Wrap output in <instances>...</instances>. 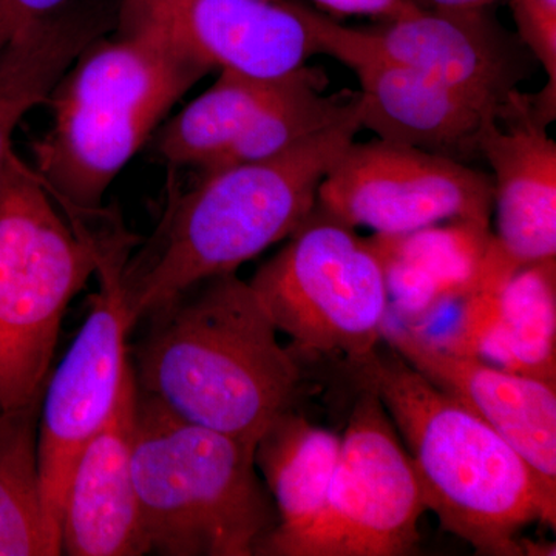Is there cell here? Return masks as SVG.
Wrapping results in <instances>:
<instances>
[{"label": "cell", "mask_w": 556, "mask_h": 556, "mask_svg": "<svg viewBox=\"0 0 556 556\" xmlns=\"http://www.w3.org/2000/svg\"><path fill=\"white\" fill-rule=\"evenodd\" d=\"M367 241L386 278L390 314L412 327L463 302L515 262L490 225L467 219L375 233Z\"/></svg>", "instance_id": "obj_17"}, {"label": "cell", "mask_w": 556, "mask_h": 556, "mask_svg": "<svg viewBox=\"0 0 556 556\" xmlns=\"http://www.w3.org/2000/svg\"><path fill=\"white\" fill-rule=\"evenodd\" d=\"M519 546L522 548V555L530 556H554L555 546L554 544H541L535 543L532 540H522L519 538Z\"/></svg>", "instance_id": "obj_28"}, {"label": "cell", "mask_w": 556, "mask_h": 556, "mask_svg": "<svg viewBox=\"0 0 556 556\" xmlns=\"http://www.w3.org/2000/svg\"><path fill=\"white\" fill-rule=\"evenodd\" d=\"M340 445L339 434L314 426L292 408L263 431L255 444V467L273 497L278 525L262 543L298 533L317 517L338 466Z\"/></svg>", "instance_id": "obj_20"}, {"label": "cell", "mask_w": 556, "mask_h": 556, "mask_svg": "<svg viewBox=\"0 0 556 556\" xmlns=\"http://www.w3.org/2000/svg\"><path fill=\"white\" fill-rule=\"evenodd\" d=\"M141 321L135 386L179 419L257 444L294 407L300 362L236 273L185 289Z\"/></svg>", "instance_id": "obj_1"}, {"label": "cell", "mask_w": 556, "mask_h": 556, "mask_svg": "<svg viewBox=\"0 0 556 556\" xmlns=\"http://www.w3.org/2000/svg\"><path fill=\"white\" fill-rule=\"evenodd\" d=\"M135 247L137 240L115 223L102 233L100 289L67 354L51 369L40 397V485L47 519L60 546L62 503L76 459L109 422L134 375L127 345L134 327L121 276Z\"/></svg>", "instance_id": "obj_9"}, {"label": "cell", "mask_w": 556, "mask_h": 556, "mask_svg": "<svg viewBox=\"0 0 556 556\" xmlns=\"http://www.w3.org/2000/svg\"><path fill=\"white\" fill-rule=\"evenodd\" d=\"M285 78L260 79L222 70L204 93L163 124L155 152L170 166L206 169L273 100Z\"/></svg>", "instance_id": "obj_21"}, {"label": "cell", "mask_w": 556, "mask_h": 556, "mask_svg": "<svg viewBox=\"0 0 556 556\" xmlns=\"http://www.w3.org/2000/svg\"><path fill=\"white\" fill-rule=\"evenodd\" d=\"M383 342L517 450L556 506V383L452 353L422 328L388 317Z\"/></svg>", "instance_id": "obj_13"}, {"label": "cell", "mask_w": 556, "mask_h": 556, "mask_svg": "<svg viewBox=\"0 0 556 556\" xmlns=\"http://www.w3.org/2000/svg\"><path fill=\"white\" fill-rule=\"evenodd\" d=\"M249 285L298 361L345 357L354 367L383 343L390 300L379 260L317 206Z\"/></svg>", "instance_id": "obj_7"}, {"label": "cell", "mask_w": 556, "mask_h": 556, "mask_svg": "<svg viewBox=\"0 0 556 556\" xmlns=\"http://www.w3.org/2000/svg\"><path fill=\"white\" fill-rule=\"evenodd\" d=\"M135 399L131 375L115 413L76 459L62 503L61 554H149L131 470Z\"/></svg>", "instance_id": "obj_18"}, {"label": "cell", "mask_w": 556, "mask_h": 556, "mask_svg": "<svg viewBox=\"0 0 556 556\" xmlns=\"http://www.w3.org/2000/svg\"><path fill=\"white\" fill-rule=\"evenodd\" d=\"M39 401L0 413V556H56L38 459Z\"/></svg>", "instance_id": "obj_22"}, {"label": "cell", "mask_w": 556, "mask_h": 556, "mask_svg": "<svg viewBox=\"0 0 556 556\" xmlns=\"http://www.w3.org/2000/svg\"><path fill=\"white\" fill-rule=\"evenodd\" d=\"M361 130L357 100L345 118L283 152L208 172L189 192H175L153 236L124 263L131 327L185 289L233 274L289 239L313 214L321 181Z\"/></svg>", "instance_id": "obj_2"}, {"label": "cell", "mask_w": 556, "mask_h": 556, "mask_svg": "<svg viewBox=\"0 0 556 556\" xmlns=\"http://www.w3.org/2000/svg\"><path fill=\"white\" fill-rule=\"evenodd\" d=\"M457 306L439 345L556 383V257L508 263Z\"/></svg>", "instance_id": "obj_15"}, {"label": "cell", "mask_w": 556, "mask_h": 556, "mask_svg": "<svg viewBox=\"0 0 556 556\" xmlns=\"http://www.w3.org/2000/svg\"><path fill=\"white\" fill-rule=\"evenodd\" d=\"M533 94L514 91L481 138L496 240L518 265L556 257V142Z\"/></svg>", "instance_id": "obj_16"}, {"label": "cell", "mask_w": 556, "mask_h": 556, "mask_svg": "<svg viewBox=\"0 0 556 556\" xmlns=\"http://www.w3.org/2000/svg\"><path fill=\"white\" fill-rule=\"evenodd\" d=\"M118 30L152 33L208 70L280 79L318 53L305 10L285 0H118Z\"/></svg>", "instance_id": "obj_11"}, {"label": "cell", "mask_w": 556, "mask_h": 556, "mask_svg": "<svg viewBox=\"0 0 556 556\" xmlns=\"http://www.w3.org/2000/svg\"><path fill=\"white\" fill-rule=\"evenodd\" d=\"M254 452L137 388L131 470L149 554L254 556L278 525Z\"/></svg>", "instance_id": "obj_5"}, {"label": "cell", "mask_w": 556, "mask_h": 556, "mask_svg": "<svg viewBox=\"0 0 556 556\" xmlns=\"http://www.w3.org/2000/svg\"><path fill=\"white\" fill-rule=\"evenodd\" d=\"M325 84L324 73L306 65L287 76L247 130L201 172L269 159L345 118L356 109L357 91L324 94Z\"/></svg>", "instance_id": "obj_23"}, {"label": "cell", "mask_w": 556, "mask_h": 556, "mask_svg": "<svg viewBox=\"0 0 556 556\" xmlns=\"http://www.w3.org/2000/svg\"><path fill=\"white\" fill-rule=\"evenodd\" d=\"M353 30L382 56L419 70L495 113L526 79L522 50L485 10H419Z\"/></svg>", "instance_id": "obj_14"}, {"label": "cell", "mask_w": 556, "mask_h": 556, "mask_svg": "<svg viewBox=\"0 0 556 556\" xmlns=\"http://www.w3.org/2000/svg\"><path fill=\"white\" fill-rule=\"evenodd\" d=\"M70 0H0V50L17 33L35 22L46 20Z\"/></svg>", "instance_id": "obj_25"}, {"label": "cell", "mask_w": 556, "mask_h": 556, "mask_svg": "<svg viewBox=\"0 0 556 556\" xmlns=\"http://www.w3.org/2000/svg\"><path fill=\"white\" fill-rule=\"evenodd\" d=\"M317 207L375 233L467 219L490 225L493 179L468 164L387 139L351 142L317 193Z\"/></svg>", "instance_id": "obj_10"}, {"label": "cell", "mask_w": 556, "mask_h": 556, "mask_svg": "<svg viewBox=\"0 0 556 556\" xmlns=\"http://www.w3.org/2000/svg\"><path fill=\"white\" fill-rule=\"evenodd\" d=\"M351 368L393 420L442 529L486 556H522L519 532L532 522L555 529L556 506L517 450L394 348Z\"/></svg>", "instance_id": "obj_3"}, {"label": "cell", "mask_w": 556, "mask_h": 556, "mask_svg": "<svg viewBox=\"0 0 556 556\" xmlns=\"http://www.w3.org/2000/svg\"><path fill=\"white\" fill-rule=\"evenodd\" d=\"M116 9L118 2L109 5L108 0H70L0 50V172L17 124L46 104L80 51L115 27Z\"/></svg>", "instance_id": "obj_19"}, {"label": "cell", "mask_w": 556, "mask_h": 556, "mask_svg": "<svg viewBox=\"0 0 556 556\" xmlns=\"http://www.w3.org/2000/svg\"><path fill=\"white\" fill-rule=\"evenodd\" d=\"M354 402L327 500L292 535L265 541L263 556H405L420 540L427 511L415 466L371 388Z\"/></svg>", "instance_id": "obj_8"}, {"label": "cell", "mask_w": 556, "mask_h": 556, "mask_svg": "<svg viewBox=\"0 0 556 556\" xmlns=\"http://www.w3.org/2000/svg\"><path fill=\"white\" fill-rule=\"evenodd\" d=\"M305 16L318 53L334 58L356 73L362 129L463 164L482 159V135L500 113L419 70L382 56L365 46L353 28L331 17L308 7Z\"/></svg>", "instance_id": "obj_12"}, {"label": "cell", "mask_w": 556, "mask_h": 556, "mask_svg": "<svg viewBox=\"0 0 556 556\" xmlns=\"http://www.w3.org/2000/svg\"><path fill=\"white\" fill-rule=\"evenodd\" d=\"M102 232L67 214L10 150L0 172V413L42 397L70 302L97 276Z\"/></svg>", "instance_id": "obj_6"}, {"label": "cell", "mask_w": 556, "mask_h": 556, "mask_svg": "<svg viewBox=\"0 0 556 556\" xmlns=\"http://www.w3.org/2000/svg\"><path fill=\"white\" fill-rule=\"evenodd\" d=\"M334 14L371 16L379 21L401 20L419 11L413 0H311Z\"/></svg>", "instance_id": "obj_26"}, {"label": "cell", "mask_w": 556, "mask_h": 556, "mask_svg": "<svg viewBox=\"0 0 556 556\" xmlns=\"http://www.w3.org/2000/svg\"><path fill=\"white\" fill-rule=\"evenodd\" d=\"M518 36L543 65L546 89H556V0H511Z\"/></svg>", "instance_id": "obj_24"}, {"label": "cell", "mask_w": 556, "mask_h": 556, "mask_svg": "<svg viewBox=\"0 0 556 556\" xmlns=\"http://www.w3.org/2000/svg\"><path fill=\"white\" fill-rule=\"evenodd\" d=\"M208 72L152 33L100 36L51 90L53 124L33 144V169L68 214H100L113 179Z\"/></svg>", "instance_id": "obj_4"}, {"label": "cell", "mask_w": 556, "mask_h": 556, "mask_svg": "<svg viewBox=\"0 0 556 556\" xmlns=\"http://www.w3.org/2000/svg\"><path fill=\"white\" fill-rule=\"evenodd\" d=\"M420 10L475 11L486 10L496 0H413Z\"/></svg>", "instance_id": "obj_27"}]
</instances>
